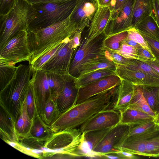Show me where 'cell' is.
I'll return each mask as SVG.
<instances>
[{
    "instance_id": "cell-30",
    "label": "cell",
    "mask_w": 159,
    "mask_h": 159,
    "mask_svg": "<svg viewBox=\"0 0 159 159\" xmlns=\"http://www.w3.org/2000/svg\"><path fill=\"white\" fill-rule=\"evenodd\" d=\"M17 67L9 62L0 61V88L2 90L11 80Z\"/></svg>"
},
{
    "instance_id": "cell-12",
    "label": "cell",
    "mask_w": 159,
    "mask_h": 159,
    "mask_svg": "<svg viewBox=\"0 0 159 159\" xmlns=\"http://www.w3.org/2000/svg\"><path fill=\"white\" fill-rule=\"evenodd\" d=\"M120 113L113 109L101 111L80 126L82 133L91 130L111 128L120 123Z\"/></svg>"
},
{
    "instance_id": "cell-37",
    "label": "cell",
    "mask_w": 159,
    "mask_h": 159,
    "mask_svg": "<svg viewBox=\"0 0 159 159\" xmlns=\"http://www.w3.org/2000/svg\"><path fill=\"white\" fill-rule=\"evenodd\" d=\"M146 152L147 157H159V133L147 141Z\"/></svg>"
},
{
    "instance_id": "cell-14",
    "label": "cell",
    "mask_w": 159,
    "mask_h": 159,
    "mask_svg": "<svg viewBox=\"0 0 159 159\" xmlns=\"http://www.w3.org/2000/svg\"><path fill=\"white\" fill-rule=\"evenodd\" d=\"M134 0H127L121 10L110 21L104 33L106 37L133 28L132 20Z\"/></svg>"
},
{
    "instance_id": "cell-19",
    "label": "cell",
    "mask_w": 159,
    "mask_h": 159,
    "mask_svg": "<svg viewBox=\"0 0 159 159\" xmlns=\"http://www.w3.org/2000/svg\"><path fill=\"white\" fill-rule=\"evenodd\" d=\"M111 129L91 130L83 133L82 139L76 152V155L80 158L82 157L92 158L94 149Z\"/></svg>"
},
{
    "instance_id": "cell-52",
    "label": "cell",
    "mask_w": 159,
    "mask_h": 159,
    "mask_svg": "<svg viewBox=\"0 0 159 159\" xmlns=\"http://www.w3.org/2000/svg\"><path fill=\"white\" fill-rule=\"evenodd\" d=\"M159 73V61L155 60L153 61H144Z\"/></svg>"
},
{
    "instance_id": "cell-46",
    "label": "cell",
    "mask_w": 159,
    "mask_h": 159,
    "mask_svg": "<svg viewBox=\"0 0 159 159\" xmlns=\"http://www.w3.org/2000/svg\"><path fill=\"white\" fill-rule=\"evenodd\" d=\"M152 14L159 27V2L158 0H152Z\"/></svg>"
},
{
    "instance_id": "cell-7",
    "label": "cell",
    "mask_w": 159,
    "mask_h": 159,
    "mask_svg": "<svg viewBox=\"0 0 159 159\" xmlns=\"http://www.w3.org/2000/svg\"><path fill=\"white\" fill-rule=\"evenodd\" d=\"M80 128L64 130L54 133L45 143L44 147L66 158H80L75 153L82 139Z\"/></svg>"
},
{
    "instance_id": "cell-57",
    "label": "cell",
    "mask_w": 159,
    "mask_h": 159,
    "mask_svg": "<svg viewBox=\"0 0 159 159\" xmlns=\"http://www.w3.org/2000/svg\"><path fill=\"white\" fill-rule=\"evenodd\" d=\"M158 0V1H159V0Z\"/></svg>"
},
{
    "instance_id": "cell-48",
    "label": "cell",
    "mask_w": 159,
    "mask_h": 159,
    "mask_svg": "<svg viewBox=\"0 0 159 159\" xmlns=\"http://www.w3.org/2000/svg\"><path fill=\"white\" fill-rule=\"evenodd\" d=\"M118 153L121 157L122 159H137L139 157L137 155L134 154L128 151L121 150Z\"/></svg>"
},
{
    "instance_id": "cell-45",
    "label": "cell",
    "mask_w": 159,
    "mask_h": 159,
    "mask_svg": "<svg viewBox=\"0 0 159 159\" xmlns=\"http://www.w3.org/2000/svg\"><path fill=\"white\" fill-rule=\"evenodd\" d=\"M137 54L139 60L143 61H153L156 58L153 54L142 47L137 49Z\"/></svg>"
},
{
    "instance_id": "cell-17",
    "label": "cell",
    "mask_w": 159,
    "mask_h": 159,
    "mask_svg": "<svg viewBox=\"0 0 159 159\" xmlns=\"http://www.w3.org/2000/svg\"><path fill=\"white\" fill-rule=\"evenodd\" d=\"M116 73L121 80L129 81L140 86L159 87V78L145 73L128 69L122 65L116 64Z\"/></svg>"
},
{
    "instance_id": "cell-3",
    "label": "cell",
    "mask_w": 159,
    "mask_h": 159,
    "mask_svg": "<svg viewBox=\"0 0 159 159\" xmlns=\"http://www.w3.org/2000/svg\"><path fill=\"white\" fill-rule=\"evenodd\" d=\"M33 72L30 65L17 66L11 80L1 90L0 101L15 120L19 114Z\"/></svg>"
},
{
    "instance_id": "cell-2",
    "label": "cell",
    "mask_w": 159,
    "mask_h": 159,
    "mask_svg": "<svg viewBox=\"0 0 159 159\" xmlns=\"http://www.w3.org/2000/svg\"><path fill=\"white\" fill-rule=\"evenodd\" d=\"M77 32H81L70 16L37 31L28 32V41L32 55L29 64Z\"/></svg>"
},
{
    "instance_id": "cell-40",
    "label": "cell",
    "mask_w": 159,
    "mask_h": 159,
    "mask_svg": "<svg viewBox=\"0 0 159 159\" xmlns=\"http://www.w3.org/2000/svg\"><path fill=\"white\" fill-rule=\"evenodd\" d=\"M25 99L28 112L30 119L33 120L36 111L34 98L31 87L29 84L26 92Z\"/></svg>"
},
{
    "instance_id": "cell-16",
    "label": "cell",
    "mask_w": 159,
    "mask_h": 159,
    "mask_svg": "<svg viewBox=\"0 0 159 159\" xmlns=\"http://www.w3.org/2000/svg\"><path fill=\"white\" fill-rule=\"evenodd\" d=\"M75 78L69 74L64 75V87L56 99L59 114L75 104L79 91L75 84Z\"/></svg>"
},
{
    "instance_id": "cell-36",
    "label": "cell",
    "mask_w": 159,
    "mask_h": 159,
    "mask_svg": "<svg viewBox=\"0 0 159 159\" xmlns=\"http://www.w3.org/2000/svg\"><path fill=\"white\" fill-rule=\"evenodd\" d=\"M156 125V124L154 120L146 122L130 125L127 138L135 136L143 133L153 127Z\"/></svg>"
},
{
    "instance_id": "cell-6",
    "label": "cell",
    "mask_w": 159,
    "mask_h": 159,
    "mask_svg": "<svg viewBox=\"0 0 159 159\" xmlns=\"http://www.w3.org/2000/svg\"><path fill=\"white\" fill-rule=\"evenodd\" d=\"M106 36L103 32L92 40L86 37L81 40L80 46L73 57L69 74L77 78L84 65L89 62L107 59L105 55L103 42Z\"/></svg>"
},
{
    "instance_id": "cell-22",
    "label": "cell",
    "mask_w": 159,
    "mask_h": 159,
    "mask_svg": "<svg viewBox=\"0 0 159 159\" xmlns=\"http://www.w3.org/2000/svg\"><path fill=\"white\" fill-rule=\"evenodd\" d=\"M112 75H117L116 72L108 69L93 71L81 75L75 78V85L79 89L91 83Z\"/></svg>"
},
{
    "instance_id": "cell-49",
    "label": "cell",
    "mask_w": 159,
    "mask_h": 159,
    "mask_svg": "<svg viewBox=\"0 0 159 159\" xmlns=\"http://www.w3.org/2000/svg\"><path fill=\"white\" fill-rule=\"evenodd\" d=\"M97 158L122 159L121 157L117 152H113L102 154L98 156Z\"/></svg>"
},
{
    "instance_id": "cell-25",
    "label": "cell",
    "mask_w": 159,
    "mask_h": 159,
    "mask_svg": "<svg viewBox=\"0 0 159 159\" xmlns=\"http://www.w3.org/2000/svg\"><path fill=\"white\" fill-rule=\"evenodd\" d=\"M134 28L140 33L159 42V27L153 15L145 18Z\"/></svg>"
},
{
    "instance_id": "cell-34",
    "label": "cell",
    "mask_w": 159,
    "mask_h": 159,
    "mask_svg": "<svg viewBox=\"0 0 159 159\" xmlns=\"http://www.w3.org/2000/svg\"><path fill=\"white\" fill-rule=\"evenodd\" d=\"M65 39L36 59L30 65L31 66L33 73L37 70H41L46 62L55 54L61 47Z\"/></svg>"
},
{
    "instance_id": "cell-41",
    "label": "cell",
    "mask_w": 159,
    "mask_h": 159,
    "mask_svg": "<svg viewBox=\"0 0 159 159\" xmlns=\"http://www.w3.org/2000/svg\"><path fill=\"white\" fill-rule=\"evenodd\" d=\"M105 55L107 58L116 64L126 66L130 64L132 62V59L126 58L116 52L105 50Z\"/></svg>"
},
{
    "instance_id": "cell-50",
    "label": "cell",
    "mask_w": 159,
    "mask_h": 159,
    "mask_svg": "<svg viewBox=\"0 0 159 159\" xmlns=\"http://www.w3.org/2000/svg\"><path fill=\"white\" fill-rule=\"evenodd\" d=\"M29 3L32 5L41 3L55 2L66 1L69 0H25Z\"/></svg>"
},
{
    "instance_id": "cell-24",
    "label": "cell",
    "mask_w": 159,
    "mask_h": 159,
    "mask_svg": "<svg viewBox=\"0 0 159 159\" xmlns=\"http://www.w3.org/2000/svg\"><path fill=\"white\" fill-rule=\"evenodd\" d=\"M152 0H134L132 20V27L145 18L152 15Z\"/></svg>"
},
{
    "instance_id": "cell-53",
    "label": "cell",
    "mask_w": 159,
    "mask_h": 159,
    "mask_svg": "<svg viewBox=\"0 0 159 159\" xmlns=\"http://www.w3.org/2000/svg\"><path fill=\"white\" fill-rule=\"evenodd\" d=\"M117 0H110L107 6L111 11L112 12L114 8Z\"/></svg>"
},
{
    "instance_id": "cell-39",
    "label": "cell",
    "mask_w": 159,
    "mask_h": 159,
    "mask_svg": "<svg viewBox=\"0 0 159 159\" xmlns=\"http://www.w3.org/2000/svg\"><path fill=\"white\" fill-rule=\"evenodd\" d=\"M127 31L128 34L126 38L134 40L143 48L152 53L147 42L136 29L134 28H132Z\"/></svg>"
},
{
    "instance_id": "cell-1",
    "label": "cell",
    "mask_w": 159,
    "mask_h": 159,
    "mask_svg": "<svg viewBox=\"0 0 159 159\" xmlns=\"http://www.w3.org/2000/svg\"><path fill=\"white\" fill-rule=\"evenodd\" d=\"M118 86L75 104L60 114L50 125V130L55 133L77 128L98 112L110 109Z\"/></svg>"
},
{
    "instance_id": "cell-55",
    "label": "cell",
    "mask_w": 159,
    "mask_h": 159,
    "mask_svg": "<svg viewBox=\"0 0 159 159\" xmlns=\"http://www.w3.org/2000/svg\"><path fill=\"white\" fill-rule=\"evenodd\" d=\"M154 120L156 123L159 126V112L156 114Z\"/></svg>"
},
{
    "instance_id": "cell-13",
    "label": "cell",
    "mask_w": 159,
    "mask_h": 159,
    "mask_svg": "<svg viewBox=\"0 0 159 159\" xmlns=\"http://www.w3.org/2000/svg\"><path fill=\"white\" fill-rule=\"evenodd\" d=\"M99 6L97 0H77L70 19L82 32L85 27L89 26Z\"/></svg>"
},
{
    "instance_id": "cell-8",
    "label": "cell",
    "mask_w": 159,
    "mask_h": 159,
    "mask_svg": "<svg viewBox=\"0 0 159 159\" xmlns=\"http://www.w3.org/2000/svg\"><path fill=\"white\" fill-rule=\"evenodd\" d=\"M27 30H20L3 47L0 48V61L15 65L24 61L30 62L32 53L27 39Z\"/></svg>"
},
{
    "instance_id": "cell-51",
    "label": "cell",
    "mask_w": 159,
    "mask_h": 159,
    "mask_svg": "<svg viewBox=\"0 0 159 159\" xmlns=\"http://www.w3.org/2000/svg\"><path fill=\"white\" fill-rule=\"evenodd\" d=\"M122 42L131 46L135 47L137 49L142 48L140 45L133 39L126 38Z\"/></svg>"
},
{
    "instance_id": "cell-27",
    "label": "cell",
    "mask_w": 159,
    "mask_h": 159,
    "mask_svg": "<svg viewBox=\"0 0 159 159\" xmlns=\"http://www.w3.org/2000/svg\"><path fill=\"white\" fill-rule=\"evenodd\" d=\"M136 86L135 94L128 108L146 113L153 117L154 119L155 114L151 109L144 96L140 87Z\"/></svg>"
},
{
    "instance_id": "cell-43",
    "label": "cell",
    "mask_w": 159,
    "mask_h": 159,
    "mask_svg": "<svg viewBox=\"0 0 159 159\" xmlns=\"http://www.w3.org/2000/svg\"><path fill=\"white\" fill-rule=\"evenodd\" d=\"M140 34L147 42L156 59L159 61V42L143 34Z\"/></svg>"
},
{
    "instance_id": "cell-15",
    "label": "cell",
    "mask_w": 159,
    "mask_h": 159,
    "mask_svg": "<svg viewBox=\"0 0 159 159\" xmlns=\"http://www.w3.org/2000/svg\"><path fill=\"white\" fill-rule=\"evenodd\" d=\"M121 81V79L118 76L112 75L80 88L75 104L111 89L119 85Z\"/></svg>"
},
{
    "instance_id": "cell-35",
    "label": "cell",
    "mask_w": 159,
    "mask_h": 159,
    "mask_svg": "<svg viewBox=\"0 0 159 159\" xmlns=\"http://www.w3.org/2000/svg\"><path fill=\"white\" fill-rule=\"evenodd\" d=\"M123 66L128 69L139 70L147 73L153 77L159 78L158 72L149 65L141 61L132 59L130 64Z\"/></svg>"
},
{
    "instance_id": "cell-54",
    "label": "cell",
    "mask_w": 159,
    "mask_h": 159,
    "mask_svg": "<svg viewBox=\"0 0 159 159\" xmlns=\"http://www.w3.org/2000/svg\"><path fill=\"white\" fill-rule=\"evenodd\" d=\"M110 0H97L99 6H107Z\"/></svg>"
},
{
    "instance_id": "cell-44",
    "label": "cell",
    "mask_w": 159,
    "mask_h": 159,
    "mask_svg": "<svg viewBox=\"0 0 159 159\" xmlns=\"http://www.w3.org/2000/svg\"><path fill=\"white\" fill-rule=\"evenodd\" d=\"M16 0H0V16L8 13L15 6Z\"/></svg>"
},
{
    "instance_id": "cell-29",
    "label": "cell",
    "mask_w": 159,
    "mask_h": 159,
    "mask_svg": "<svg viewBox=\"0 0 159 159\" xmlns=\"http://www.w3.org/2000/svg\"><path fill=\"white\" fill-rule=\"evenodd\" d=\"M101 69H108L116 72V64L108 59L92 61L84 65L80 71V75Z\"/></svg>"
},
{
    "instance_id": "cell-42",
    "label": "cell",
    "mask_w": 159,
    "mask_h": 159,
    "mask_svg": "<svg viewBox=\"0 0 159 159\" xmlns=\"http://www.w3.org/2000/svg\"><path fill=\"white\" fill-rule=\"evenodd\" d=\"M31 131L32 135L35 138L42 139L45 138L46 129L42 123L39 120H36L34 121Z\"/></svg>"
},
{
    "instance_id": "cell-20",
    "label": "cell",
    "mask_w": 159,
    "mask_h": 159,
    "mask_svg": "<svg viewBox=\"0 0 159 159\" xmlns=\"http://www.w3.org/2000/svg\"><path fill=\"white\" fill-rule=\"evenodd\" d=\"M112 11L108 6H99L92 19L86 37L92 40L104 31L110 21Z\"/></svg>"
},
{
    "instance_id": "cell-10",
    "label": "cell",
    "mask_w": 159,
    "mask_h": 159,
    "mask_svg": "<svg viewBox=\"0 0 159 159\" xmlns=\"http://www.w3.org/2000/svg\"><path fill=\"white\" fill-rule=\"evenodd\" d=\"M78 48L74 45L72 36L66 38L61 47L41 70L47 72H52L61 75L69 74L72 59Z\"/></svg>"
},
{
    "instance_id": "cell-38",
    "label": "cell",
    "mask_w": 159,
    "mask_h": 159,
    "mask_svg": "<svg viewBox=\"0 0 159 159\" xmlns=\"http://www.w3.org/2000/svg\"><path fill=\"white\" fill-rule=\"evenodd\" d=\"M114 52L126 58L139 60L137 49L123 42L121 43L119 49Z\"/></svg>"
},
{
    "instance_id": "cell-4",
    "label": "cell",
    "mask_w": 159,
    "mask_h": 159,
    "mask_svg": "<svg viewBox=\"0 0 159 159\" xmlns=\"http://www.w3.org/2000/svg\"><path fill=\"white\" fill-rule=\"evenodd\" d=\"M36 14L32 4L25 0H16L14 7L6 15L0 16V48L20 30H27Z\"/></svg>"
},
{
    "instance_id": "cell-5",
    "label": "cell",
    "mask_w": 159,
    "mask_h": 159,
    "mask_svg": "<svg viewBox=\"0 0 159 159\" xmlns=\"http://www.w3.org/2000/svg\"><path fill=\"white\" fill-rule=\"evenodd\" d=\"M77 0L32 4L36 13L27 27L28 32L36 31L62 21L71 15Z\"/></svg>"
},
{
    "instance_id": "cell-33",
    "label": "cell",
    "mask_w": 159,
    "mask_h": 159,
    "mask_svg": "<svg viewBox=\"0 0 159 159\" xmlns=\"http://www.w3.org/2000/svg\"><path fill=\"white\" fill-rule=\"evenodd\" d=\"M140 87L144 96L156 115L159 112V103L157 95V88L158 87Z\"/></svg>"
},
{
    "instance_id": "cell-47",
    "label": "cell",
    "mask_w": 159,
    "mask_h": 159,
    "mask_svg": "<svg viewBox=\"0 0 159 159\" xmlns=\"http://www.w3.org/2000/svg\"><path fill=\"white\" fill-rule=\"evenodd\" d=\"M127 0H117L113 11L112 12L111 18L115 16L121 10Z\"/></svg>"
},
{
    "instance_id": "cell-23",
    "label": "cell",
    "mask_w": 159,
    "mask_h": 159,
    "mask_svg": "<svg viewBox=\"0 0 159 159\" xmlns=\"http://www.w3.org/2000/svg\"><path fill=\"white\" fill-rule=\"evenodd\" d=\"M17 119L15 123V129L17 134L23 136L29 134L31 129L33 120H32L30 119L29 115L25 97L21 105Z\"/></svg>"
},
{
    "instance_id": "cell-9",
    "label": "cell",
    "mask_w": 159,
    "mask_h": 159,
    "mask_svg": "<svg viewBox=\"0 0 159 159\" xmlns=\"http://www.w3.org/2000/svg\"><path fill=\"white\" fill-rule=\"evenodd\" d=\"M130 125L119 123L111 129L93 151L92 158H97L101 155L117 152L127 138Z\"/></svg>"
},
{
    "instance_id": "cell-18",
    "label": "cell",
    "mask_w": 159,
    "mask_h": 159,
    "mask_svg": "<svg viewBox=\"0 0 159 159\" xmlns=\"http://www.w3.org/2000/svg\"><path fill=\"white\" fill-rule=\"evenodd\" d=\"M159 133V126L156 125L146 132L138 135L128 137L121 149L134 154L146 156V143L147 141Z\"/></svg>"
},
{
    "instance_id": "cell-28",
    "label": "cell",
    "mask_w": 159,
    "mask_h": 159,
    "mask_svg": "<svg viewBox=\"0 0 159 159\" xmlns=\"http://www.w3.org/2000/svg\"><path fill=\"white\" fill-rule=\"evenodd\" d=\"M46 72L52 98L56 100L64 87V75H61L52 72Z\"/></svg>"
},
{
    "instance_id": "cell-11",
    "label": "cell",
    "mask_w": 159,
    "mask_h": 159,
    "mask_svg": "<svg viewBox=\"0 0 159 159\" xmlns=\"http://www.w3.org/2000/svg\"><path fill=\"white\" fill-rule=\"evenodd\" d=\"M29 84L32 90L36 111L42 116L47 102L52 98L46 72L42 70L33 72Z\"/></svg>"
},
{
    "instance_id": "cell-26",
    "label": "cell",
    "mask_w": 159,
    "mask_h": 159,
    "mask_svg": "<svg viewBox=\"0 0 159 159\" xmlns=\"http://www.w3.org/2000/svg\"><path fill=\"white\" fill-rule=\"evenodd\" d=\"M154 120L153 117L146 113L128 108L120 113V123L130 125Z\"/></svg>"
},
{
    "instance_id": "cell-21",
    "label": "cell",
    "mask_w": 159,
    "mask_h": 159,
    "mask_svg": "<svg viewBox=\"0 0 159 159\" xmlns=\"http://www.w3.org/2000/svg\"><path fill=\"white\" fill-rule=\"evenodd\" d=\"M136 86L128 81L121 80L117 86L112 108L121 113L127 109L134 96Z\"/></svg>"
},
{
    "instance_id": "cell-32",
    "label": "cell",
    "mask_w": 159,
    "mask_h": 159,
    "mask_svg": "<svg viewBox=\"0 0 159 159\" xmlns=\"http://www.w3.org/2000/svg\"><path fill=\"white\" fill-rule=\"evenodd\" d=\"M56 100L53 98L49 99L45 106L42 119L47 125H50L59 115Z\"/></svg>"
},
{
    "instance_id": "cell-56",
    "label": "cell",
    "mask_w": 159,
    "mask_h": 159,
    "mask_svg": "<svg viewBox=\"0 0 159 159\" xmlns=\"http://www.w3.org/2000/svg\"><path fill=\"white\" fill-rule=\"evenodd\" d=\"M157 100L159 103V87H157Z\"/></svg>"
},
{
    "instance_id": "cell-31",
    "label": "cell",
    "mask_w": 159,
    "mask_h": 159,
    "mask_svg": "<svg viewBox=\"0 0 159 159\" xmlns=\"http://www.w3.org/2000/svg\"><path fill=\"white\" fill-rule=\"evenodd\" d=\"M128 34L127 31H125L106 37L103 42L104 49L113 52L117 51Z\"/></svg>"
}]
</instances>
